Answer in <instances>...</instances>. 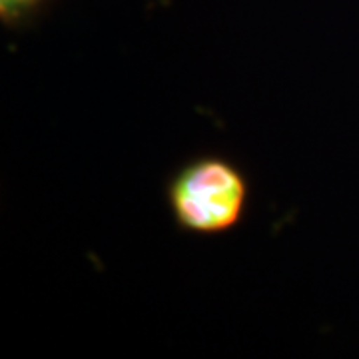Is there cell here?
Masks as SVG:
<instances>
[{
	"label": "cell",
	"mask_w": 359,
	"mask_h": 359,
	"mask_svg": "<svg viewBox=\"0 0 359 359\" xmlns=\"http://www.w3.org/2000/svg\"><path fill=\"white\" fill-rule=\"evenodd\" d=\"M40 4V0H0V20L4 25H14L22 20Z\"/></svg>",
	"instance_id": "7a4b0ae2"
},
{
	"label": "cell",
	"mask_w": 359,
	"mask_h": 359,
	"mask_svg": "<svg viewBox=\"0 0 359 359\" xmlns=\"http://www.w3.org/2000/svg\"><path fill=\"white\" fill-rule=\"evenodd\" d=\"M248 180L231 162L202 156L182 166L168 182V204L180 230L224 233L244 218Z\"/></svg>",
	"instance_id": "6da1fadb"
}]
</instances>
